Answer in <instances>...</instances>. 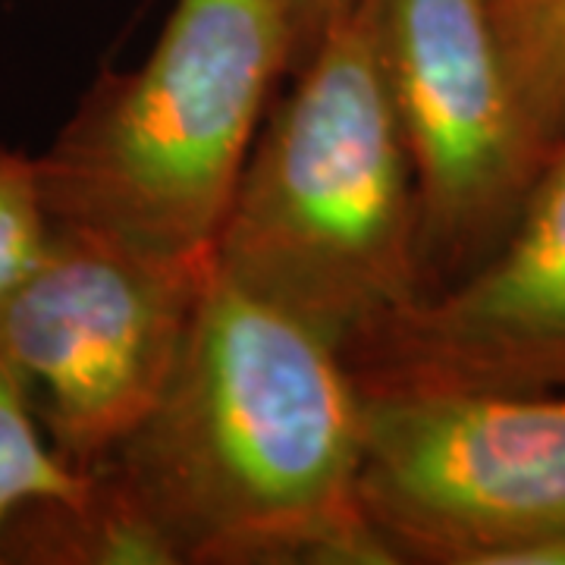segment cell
<instances>
[{
	"label": "cell",
	"mask_w": 565,
	"mask_h": 565,
	"mask_svg": "<svg viewBox=\"0 0 565 565\" xmlns=\"http://www.w3.org/2000/svg\"><path fill=\"white\" fill-rule=\"evenodd\" d=\"M362 399L359 500L396 563L565 565V384Z\"/></svg>",
	"instance_id": "5"
},
{
	"label": "cell",
	"mask_w": 565,
	"mask_h": 565,
	"mask_svg": "<svg viewBox=\"0 0 565 565\" xmlns=\"http://www.w3.org/2000/svg\"><path fill=\"white\" fill-rule=\"evenodd\" d=\"M214 267L340 355L424 296L415 185L377 0L333 22L292 73L252 145Z\"/></svg>",
	"instance_id": "2"
},
{
	"label": "cell",
	"mask_w": 565,
	"mask_h": 565,
	"mask_svg": "<svg viewBox=\"0 0 565 565\" xmlns=\"http://www.w3.org/2000/svg\"><path fill=\"white\" fill-rule=\"evenodd\" d=\"M289 32V76L308 61L311 47L345 13H352L362 0H277Z\"/></svg>",
	"instance_id": "11"
},
{
	"label": "cell",
	"mask_w": 565,
	"mask_h": 565,
	"mask_svg": "<svg viewBox=\"0 0 565 565\" xmlns=\"http://www.w3.org/2000/svg\"><path fill=\"white\" fill-rule=\"evenodd\" d=\"M211 274L214 252L51 221L0 299V362L76 475L98 471L161 399Z\"/></svg>",
	"instance_id": "4"
},
{
	"label": "cell",
	"mask_w": 565,
	"mask_h": 565,
	"mask_svg": "<svg viewBox=\"0 0 565 565\" xmlns=\"http://www.w3.org/2000/svg\"><path fill=\"white\" fill-rule=\"evenodd\" d=\"M519 104L546 154L565 141V0H487Z\"/></svg>",
	"instance_id": "8"
},
{
	"label": "cell",
	"mask_w": 565,
	"mask_h": 565,
	"mask_svg": "<svg viewBox=\"0 0 565 565\" xmlns=\"http://www.w3.org/2000/svg\"><path fill=\"white\" fill-rule=\"evenodd\" d=\"M88 484L47 444L20 381L0 362V537L32 503L79 500Z\"/></svg>",
	"instance_id": "9"
},
{
	"label": "cell",
	"mask_w": 565,
	"mask_h": 565,
	"mask_svg": "<svg viewBox=\"0 0 565 565\" xmlns=\"http://www.w3.org/2000/svg\"><path fill=\"white\" fill-rule=\"evenodd\" d=\"M343 362L362 390L565 384V141L487 258L374 327Z\"/></svg>",
	"instance_id": "7"
},
{
	"label": "cell",
	"mask_w": 565,
	"mask_h": 565,
	"mask_svg": "<svg viewBox=\"0 0 565 565\" xmlns=\"http://www.w3.org/2000/svg\"><path fill=\"white\" fill-rule=\"evenodd\" d=\"M364 399L337 345L211 274L170 384L76 503L0 563H396L359 500Z\"/></svg>",
	"instance_id": "1"
},
{
	"label": "cell",
	"mask_w": 565,
	"mask_h": 565,
	"mask_svg": "<svg viewBox=\"0 0 565 565\" xmlns=\"http://www.w3.org/2000/svg\"><path fill=\"white\" fill-rule=\"evenodd\" d=\"M377 32L427 296L493 252L550 154L509 79L487 0H377Z\"/></svg>",
	"instance_id": "6"
},
{
	"label": "cell",
	"mask_w": 565,
	"mask_h": 565,
	"mask_svg": "<svg viewBox=\"0 0 565 565\" xmlns=\"http://www.w3.org/2000/svg\"><path fill=\"white\" fill-rule=\"evenodd\" d=\"M47 226L35 154L0 148V299L39 255Z\"/></svg>",
	"instance_id": "10"
},
{
	"label": "cell",
	"mask_w": 565,
	"mask_h": 565,
	"mask_svg": "<svg viewBox=\"0 0 565 565\" xmlns=\"http://www.w3.org/2000/svg\"><path fill=\"white\" fill-rule=\"evenodd\" d=\"M280 76L289 32L277 0H177L148 57L104 73L35 154L47 217L214 252Z\"/></svg>",
	"instance_id": "3"
}]
</instances>
